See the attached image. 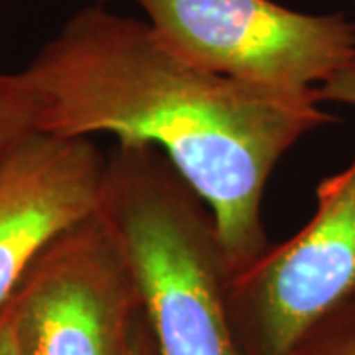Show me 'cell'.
Here are the masks:
<instances>
[{"instance_id":"5b68a950","label":"cell","mask_w":355,"mask_h":355,"mask_svg":"<svg viewBox=\"0 0 355 355\" xmlns=\"http://www.w3.org/2000/svg\"><path fill=\"white\" fill-rule=\"evenodd\" d=\"M10 308L20 355H128L142 314L130 268L97 214L36 257Z\"/></svg>"},{"instance_id":"3957f363","label":"cell","mask_w":355,"mask_h":355,"mask_svg":"<svg viewBox=\"0 0 355 355\" xmlns=\"http://www.w3.org/2000/svg\"><path fill=\"white\" fill-rule=\"evenodd\" d=\"M172 53L217 76L294 95L316 89L355 55V22L272 0H137Z\"/></svg>"},{"instance_id":"7c38bea8","label":"cell","mask_w":355,"mask_h":355,"mask_svg":"<svg viewBox=\"0 0 355 355\" xmlns=\"http://www.w3.org/2000/svg\"><path fill=\"white\" fill-rule=\"evenodd\" d=\"M95 2H97L99 6H103V4H105V2H109V0H95Z\"/></svg>"},{"instance_id":"6da1fadb","label":"cell","mask_w":355,"mask_h":355,"mask_svg":"<svg viewBox=\"0 0 355 355\" xmlns=\"http://www.w3.org/2000/svg\"><path fill=\"white\" fill-rule=\"evenodd\" d=\"M34 130L158 148L209 205L231 275L270 247L263 196L298 140L336 123L316 95L217 76L166 48L153 26L103 6L76 12L20 71Z\"/></svg>"},{"instance_id":"277c9868","label":"cell","mask_w":355,"mask_h":355,"mask_svg":"<svg viewBox=\"0 0 355 355\" xmlns=\"http://www.w3.org/2000/svg\"><path fill=\"white\" fill-rule=\"evenodd\" d=\"M355 306V158L316 188V211L292 239L231 275L229 312L243 355H294Z\"/></svg>"},{"instance_id":"9c48e42d","label":"cell","mask_w":355,"mask_h":355,"mask_svg":"<svg viewBox=\"0 0 355 355\" xmlns=\"http://www.w3.org/2000/svg\"><path fill=\"white\" fill-rule=\"evenodd\" d=\"M318 103H340L355 107V55L349 64L316 89Z\"/></svg>"},{"instance_id":"ba28073f","label":"cell","mask_w":355,"mask_h":355,"mask_svg":"<svg viewBox=\"0 0 355 355\" xmlns=\"http://www.w3.org/2000/svg\"><path fill=\"white\" fill-rule=\"evenodd\" d=\"M294 355H355V306L326 322Z\"/></svg>"},{"instance_id":"8992f818","label":"cell","mask_w":355,"mask_h":355,"mask_svg":"<svg viewBox=\"0 0 355 355\" xmlns=\"http://www.w3.org/2000/svg\"><path fill=\"white\" fill-rule=\"evenodd\" d=\"M105 162L93 139L38 130L0 158V308L55 237L95 214Z\"/></svg>"},{"instance_id":"7a4b0ae2","label":"cell","mask_w":355,"mask_h":355,"mask_svg":"<svg viewBox=\"0 0 355 355\" xmlns=\"http://www.w3.org/2000/svg\"><path fill=\"white\" fill-rule=\"evenodd\" d=\"M127 261L158 355H243L209 205L148 144L107 154L95 209Z\"/></svg>"},{"instance_id":"30bf717a","label":"cell","mask_w":355,"mask_h":355,"mask_svg":"<svg viewBox=\"0 0 355 355\" xmlns=\"http://www.w3.org/2000/svg\"><path fill=\"white\" fill-rule=\"evenodd\" d=\"M0 355H20L14 336V318L10 300L0 308Z\"/></svg>"},{"instance_id":"52a82bcc","label":"cell","mask_w":355,"mask_h":355,"mask_svg":"<svg viewBox=\"0 0 355 355\" xmlns=\"http://www.w3.org/2000/svg\"><path fill=\"white\" fill-rule=\"evenodd\" d=\"M34 132V101L22 73L0 71V158Z\"/></svg>"},{"instance_id":"8fae6325","label":"cell","mask_w":355,"mask_h":355,"mask_svg":"<svg viewBox=\"0 0 355 355\" xmlns=\"http://www.w3.org/2000/svg\"><path fill=\"white\" fill-rule=\"evenodd\" d=\"M128 355H158L156 354V345H154L150 330L146 326V320L140 314L137 320V326L132 331V340H130V349Z\"/></svg>"}]
</instances>
